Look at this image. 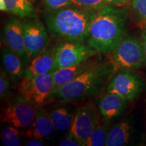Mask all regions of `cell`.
Wrapping results in <instances>:
<instances>
[{"label": "cell", "mask_w": 146, "mask_h": 146, "mask_svg": "<svg viewBox=\"0 0 146 146\" xmlns=\"http://www.w3.org/2000/svg\"><path fill=\"white\" fill-rule=\"evenodd\" d=\"M29 1H31L33 4H34V3H35L36 2H37L38 1H39V0H29Z\"/></svg>", "instance_id": "cell-30"}, {"label": "cell", "mask_w": 146, "mask_h": 146, "mask_svg": "<svg viewBox=\"0 0 146 146\" xmlns=\"http://www.w3.org/2000/svg\"><path fill=\"white\" fill-rule=\"evenodd\" d=\"M141 41L143 47L144 55H145V64H146V25L143 27V30L141 31Z\"/></svg>", "instance_id": "cell-29"}, {"label": "cell", "mask_w": 146, "mask_h": 146, "mask_svg": "<svg viewBox=\"0 0 146 146\" xmlns=\"http://www.w3.org/2000/svg\"><path fill=\"white\" fill-rule=\"evenodd\" d=\"M1 68L9 77L14 80L23 77L25 70L24 68L25 63L12 50L7 47L1 49Z\"/></svg>", "instance_id": "cell-18"}, {"label": "cell", "mask_w": 146, "mask_h": 146, "mask_svg": "<svg viewBox=\"0 0 146 146\" xmlns=\"http://www.w3.org/2000/svg\"><path fill=\"white\" fill-rule=\"evenodd\" d=\"M97 11L71 5L47 11L44 20L47 31L53 37L64 41L84 43Z\"/></svg>", "instance_id": "cell-2"}, {"label": "cell", "mask_w": 146, "mask_h": 146, "mask_svg": "<svg viewBox=\"0 0 146 146\" xmlns=\"http://www.w3.org/2000/svg\"><path fill=\"white\" fill-rule=\"evenodd\" d=\"M43 4L47 12L72 5V0H43Z\"/></svg>", "instance_id": "cell-23"}, {"label": "cell", "mask_w": 146, "mask_h": 146, "mask_svg": "<svg viewBox=\"0 0 146 146\" xmlns=\"http://www.w3.org/2000/svg\"><path fill=\"white\" fill-rule=\"evenodd\" d=\"M116 70L111 60L100 61L54 91L52 98L57 102L76 103L98 95L106 89Z\"/></svg>", "instance_id": "cell-3"}, {"label": "cell", "mask_w": 146, "mask_h": 146, "mask_svg": "<svg viewBox=\"0 0 146 146\" xmlns=\"http://www.w3.org/2000/svg\"><path fill=\"white\" fill-rule=\"evenodd\" d=\"M130 105V101L112 93L106 92L100 98L98 110L102 120L112 122L122 116Z\"/></svg>", "instance_id": "cell-13"}, {"label": "cell", "mask_w": 146, "mask_h": 146, "mask_svg": "<svg viewBox=\"0 0 146 146\" xmlns=\"http://www.w3.org/2000/svg\"><path fill=\"white\" fill-rule=\"evenodd\" d=\"M135 132V120L133 115L124 118L111 128L106 146L127 145L133 141Z\"/></svg>", "instance_id": "cell-14"}, {"label": "cell", "mask_w": 146, "mask_h": 146, "mask_svg": "<svg viewBox=\"0 0 146 146\" xmlns=\"http://www.w3.org/2000/svg\"><path fill=\"white\" fill-rule=\"evenodd\" d=\"M1 137L3 145L18 146L21 145V133L12 125L7 126L3 129L1 133Z\"/></svg>", "instance_id": "cell-21"}, {"label": "cell", "mask_w": 146, "mask_h": 146, "mask_svg": "<svg viewBox=\"0 0 146 146\" xmlns=\"http://www.w3.org/2000/svg\"><path fill=\"white\" fill-rule=\"evenodd\" d=\"M107 5L115 7H123L125 5L129 0H104Z\"/></svg>", "instance_id": "cell-28"}, {"label": "cell", "mask_w": 146, "mask_h": 146, "mask_svg": "<svg viewBox=\"0 0 146 146\" xmlns=\"http://www.w3.org/2000/svg\"><path fill=\"white\" fill-rule=\"evenodd\" d=\"M72 5L91 10H98L107 5L104 0H72Z\"/></svg>", "instance_id": "cell-22"}, {"label": "cell", "mask_w": 146, "mask_h": 146, "mask_svg": "<svg viewBox=\"0 0 146 146\" xmlns=\"http://www.w3.org/2000/svg\"><path fill=\"white\" fill-rule=\"evenodd\" d=\"M56 47L47 48L36 57L31 60L25 68L23 77L31 78L33 76L54 72L55 66Z\"/></svg>", "instance_id": "cell-17"}, {"label": "cell", "mask_w": 146, "mask_h": 146, "mask_svg": "<svg viewBox=\"0 0 146 146\" xmlns=\"http://www.w3.org/2000/svg\"><path fill=\"white\" fill-rule=\"evenodd\" d=\"M95 56L77 64L55 70L53 72V93L58 90L60 87L72 81L85 70L101 61L98 60V58Z\"/></svg>", "instance_id": "cell-15"}, {"label": "cell", "mask_w": 146, "mask_h": 146, "mask_svg": "<svg viewBox=\"0 0 146 146\" xmlns=\"http://www.w3.org/2000/svg\"><path fill=\"white\" fill-rule=\"evenodd\" d=\"M25 145L28 146H43L45 145L44 140L35 137H31L26 142Z\"/></svg>", "instance_id": "cell-27"}, {"label": "cell", "mask_w": 146, "mask_h": 146, "mask_svg": "<svg viewBox=\"0 0 146 146\" xmlns=\"http://www.w3.org/2000/svg\"><path fill=\"white\" fill-rule=\"evenodd\" d=\"M78 107L73 102H57L47 111L56 130L65 133L70 130Z\"/></svg>", "instance_id": "cell-12"}, {"label": "cell", "mask_w": 146, "mask_h": 146, "mask_svg": "<svg viewBox=\"0 0 146 146\" xmlns=\"http://www.w3.org/2000/svg\"><path fill=\"white\" fill-rule=\"evenodd\" d=\"M10 91V81L9 76L7 75L2 68H1V74H0V97L2 100L5 96H8Z\"/></svg>", "instance_id": "cell-25"}, {"label": "cell", "mask_w": 146, "mask_h": 146, "mask_svg": "<svg viewBox=\"0 0 146 146\" xmlns=\"http://www.w3.org/2000/svg\"><path fill=\"white\" fill-rule=\"evenodd\" d=\"M128 13L121 7L105 5L98 9L85 43L102 54H112L124 38Z\"/></svg>", "instance_id": "cell-1"}, {"label": "cell", "mask_w": 146, "mask_h": 146, "mask_svg": "<svg viewBox=\"0 0 146 146\" xmlns=\"http://www.w3.org/2000/svg\"><path fill=\"white\" fill-rule=\"evenodd\" d=\"M21 98L35 106H42L52 99L53 72L31 78L23 77L18 88Z\"/></svg>", "instance_id": "cell-5"}, {"label": "cell", "mask_w": 146, "mask_h": 146, "mask_svg": "<svg viewBox=\"0 0 146 146\" xmlns=\"http://www.w3.org/2000/svg\"><path fill=\"white\" fill-rule=\"evenodd\" d=\"M98 54L100 53L86 43L84 44L78 41H63L56 47V70L77 64Z\"/></svg>", "instance_id": "cell-9"}, {"label": "cell", "mask_w": 146, "mask_h": 146, "mask_svg": "<svg viewBox=\"0 0 146 146\" xmlns=\"http://www.w3.org/2000/svg\"><path fill=\"white\" fill-rule=\"evenodd\" d=\"M0 10L18 18L35 16L36 10L29 0H0Z\"/></svg>", "instance_id": "cell-19"}, {"label": "cell", "mask_w": 146, "mask_h": 146, "mask_svg": "<svg viewBox=\"0 0 146 146\" xmlns=\"http://www.w3.org/2000/svg\"><path fill=\"white\" fill-rule=\"evenodd\" d=\"M101 117L98 108L92 102H88L78 107L68 132L84 146L87 138L101 122Z\"/></svg>", "instance_id": "cell-8"}, {"label": "cell", "mask_w": 146, "mask_h": 146, "mask_svg": "<svg viewBox=\"0 0 146 146\" xmlns=\"http://www.w3.org/2000/svg\"><path fill=\"white\" fill-rule=\"evenodd\" d=\"M58 145L60 146H81V143L69 132L62 139H61Z\"/></svg>", "instance_id": "cell-26"}, {"label": "cell", "mask_w": 146, "mask_h": 146, "mask_svg": "<svg viewBox=\"0 0 146 146\" xmlns=\"http://www.w3.org/2000/svg\"><path fill=\"white\" fill-rule=\"evenodd\" d=\"M145 89L146 82L141 75L133 70H120L113 75L105 91L131 102L137 98Z\"/></svg>", "instance_id": "cell-6"}, {"label": "cell", "mask_w": 146, "mask_h": 146, "mask_svg": "<svg viewBox=\"0 0 146 146\" xmlns=\"http://www.w3.org/2000/svg\"><path fill=\"white\" fill-rule=\"evenodd\" d=\"M111 61L120 70H135L145 64V55L141 40L126 36L112 54Z\"/></svg>", "instance_id": "cell-4"}, {"label": "cell", "mask_w": 146, "mask_h": 146, "mask_svg": "<svg viewBox=\"0 0 146 146\" xmlns=\"http://www.w3.org/2000/svg\"><path fill=\"white\" fill-rule=\"evenodd\" d=\"M24 40L29 59H33L50 43V37L43 23L35 16L23 19Z\"/></svg>", "instance_id": "cell-7"}, {"label": "cell", "mask_w": 146, "mask_h": 146, "mask_svg": "<svg viewBox=\"0 0 146 146\" xmlns=\"http://www.w3.org/2000/svg\"><path fill=\"white\" fill-rule=\"evenodd\" d=\"M55 131L56 129L47 111L42 106H36L35 118L32 125L25 132V135L28 138L50 139L54 136Z\"/></svg>", "instance_id": "cell-16"}, {"label": "cell", "mask_w": 146, "mask_h": 146, "mask_svg": "<svg viewBox=\"0 0 146 146\" xmlns=\"http://www.w3.org/2000/svg\"><path fill=\"white\" fill-rule=\"evenodd\" d=\"M111 122L102 120L96 129L87 138L84 146H104L106 145L108 135L110 130Z\"/></svg>", "instance_id": "cell-20"}, {"label": "cell", "mask_w": 146, "mask_h": 146, "mask_svg": "<svg viewBox=\"0 0 146 146\" xmlns=\"http://www.w3.org/2000/svg\"><path fill=\"white\" fill-rule=\"evenodd\" d=\"M36 107L21 98L3 110L1 114V123L18 129H29L35 118Z\"/></svg>", "instance_id": "cell-10"}, {"label": "cell", "mask_w": 146, "mask_h": 146, "mask_svg": "<svg viewBox=\"0 0 146 146\" xmlns=\"http://www.w3.org/2000/svg\"><path fill=\"white\" fill-rule=\"evenodd\" d=\"M133 11L146 23V0H131Z\"/></svg>", "instance_id": "cell-24"}, {"label": "cell", "mask_w": 146, "mask_h": 146, "mask_svg": "<svg viewBox=\"0 0 146 146\" xmlns=\"http://www.w3.org/2000/svg\"><path fill=\"white\" fill-rule=\"evenodd\" d=\"M1 39L5 46L15 52L25 65L30 63L24 40L23 20L15 17L8 18L3 25Z\"/></svg>", "instance_id": "cell-11"}]
</instances>
